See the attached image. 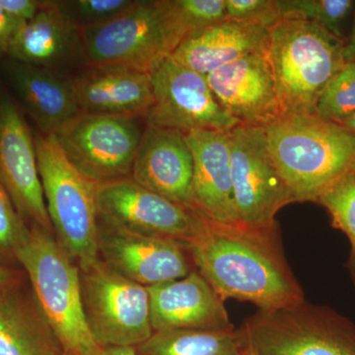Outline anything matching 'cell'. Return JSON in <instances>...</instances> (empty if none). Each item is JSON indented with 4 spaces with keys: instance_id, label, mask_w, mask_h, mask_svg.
I'll return each instance as SVG.
<instances>
[{
    "instance_id": "7",
    "label": "cell",
    "mask_w": 355,
    "mask_h": 355,
    "mask_svg": "<svg viewBox=\"0 0 355 355\" xmlns=\"http://www.w3.org/2000/svg\"><path fill=\"white\" fill-rule=\"evenodd\" d=\"M237 330L258 355H355V324L328 306L305 300L259 310Z\"/></svg>"
},
{
    "instance_id": "35",
    "label": "cell",
    "mask_w": 355,
    "mask_h": 355,
    "mask_svg": "<svg viewBox=\"0 0 355 355\" xmlns=\"http://www.w3.org/2000/svg\"><path fill=\"white\" fill-rule=\"evenodd\" d=\"M343 57H345V62L355 64V19L352 36H350L349 41L345 42Z\"/></svg>"
},
{
    "instance_id": "38",
    "label": "cell",
    "mask_w": 355,
    "mask_h": 355,
    "mask_svg": "<svg viewBox=\"0 0 355 355\" xmlns=\"http://www.w3.org/2000/svg\"><path fill=\"white\" fill-rule=\"evenodd\" d=\"M343 128H347V130H349L350 132L355 137V114L354 116H350L349 119H347V121H343L342 125Z\"/></svg>"
},
{
    "instance_id": "41",
    "label": "cell",
    "mask_w": 355,
    "mask_h": 355,
    "mask_svg": "<svg viewBox=\"0 0 355 355\" xmlns=\"http://www.w3.org/2000/svg\"><path fill=\"white\" fill-rule=\"evenodd\" d=\"M58 355H65V354H64V352H62V354H58Z\"/></svg>"
},
{
    "instance_id": "23",
    "label": "cell",
    "mask_w": 355,
    "mask_h": 355,
    "mask_svg": "<svg viewBox=\"0 0 355 355\" xmlns=\"http://www.w3.org/2000/svg\"><path fill=\"white\" fill-rule=\"evenodd\" d=\"M62 347L33 292L18 279L0 289V355H58Z\"/></svg>"
},
{
    "instance_id": "5",
    "label": "cell",
    "mask_w": 355,
    "mask_h": 355,
    "mask_svg": "<svg viewBox=\"0 0 355 355\" xmlns=\"http://www.w3.org/2000/svg\"><path fill=\"white\" fill-rule=\"evenodd\" d=\"M188 36L171 0H135L113 19L81 30V62L151 74Z\"/></svg>"
},
{
    "instance_id": "30",
    "label": "cell",
    "mask_w": 355,
    "mask_h": 355,
    "mask_svg": "<svg viewBox=\"0 0 355 355\" xmlns=\"http://www.w3.org/2000/svg\"><path fill=\"white\" fill-rule=\"evenodd\" d=\"M226 20L270 30L282 20L279 0H226Z\"/></svg>"
},
{
    "instance_id": "20",
    "label": "cell",
    "mask_w": 355,
    "mask_h": 355,
    "mask_svg": "<svg viewBox=\"0 0 355 355\" xmlns=\"http://www.w3.org/2000/svg\"><path fill=\"white\" fill-rule=\"evenodd\" d=\"M81 113L146 119L154 103L151 74L120 67H87L73 77Z\"/></svg>"
},
{
    "instance_id": "15",
    "label": "cell",
    "mask_w": 355,
    "mask_h": 355,
    "mask_svg": "<svg viewBox=\"0 0 355 355\" xmlns=\"http://www.w3.org/2000/svg\"><path fill=\"white\" fill-rule=\"evenodd\" d=\"M0 80L42 135H55L81 114L73 77L60 70L0 60Z\"/></svg>"
},
{
    "instance_id": "29",
    "label": "cell",
    "mask_w": 355,
    "mask_h": 355,
    "mask_svg": "<svg viewBox=\"0 0 355 355\" xmlns=\"http://www.w3.org/2000/svg\"><path fill=\"white\" fill-rule=\"evenodd\" d=\"M171 4L189 36L226 20V0H171Z\"/></svg>"
},
{
    "instance_id": "32",
    "label": "cell",
    "mask_w": 355,
    "mask_h": 355,
    "mask_svg": "<svg viewBox=\"0 0 355 355\" xmlns=\"http://www.w3.org/2000/svg\"><path fill=\"white\" fill-rule=\"evenodd\" d=\"M44 2L46 0H0V8L16 19L27 22L43 8Z\"/></svg>"
},
{
    "instance_id": "18",
    "label": "cell",
    "mask_w": 355,
    "mask_h": 355,
    "mask_svg": "<svg viewBox=\"0 0 355 355\" xmlns=\"http://www.w3.org/2000/svg\"><path fill=\"white\" fill-rule=\"evenodd\" d=\"M193 176V159L184 133L146 125L133 160L130 179L191 209Z\"/></svg>"
},
{
    "instance_id": "33",
    "label": "cell",
    "mask_w": 355,
    "mask_h": 355,
    "mask_svg": "<svg viewBox=\"0 0 355 355\" xmlns=\"http://www.w3.org/2000/svg\"><path fill=\"white\" fill-rule=\"evenodd\" d=\"M23 23V21L16 19L0 8V60L8 57L9 49L14 37Z\"/></svg>"
},
{
    "instance_id": "36",
    "label": "cell",
    "mask_w": 355,
    "mask_h": 355,
    "mask_svg": "<svg viewBox=\"0 0 355 355\" xmlns=\"http://www.w3.org/2000/svg\"><path fill=\"white\" fill-rule=\"evenodd\" d=\"M17 280L15 272L10 268L0 265V289Z\"/></svg>"
},
{
    "instance_id": "37",
    "label": "cell",
    "mask_w": 355,
    "mask_h": 355,
    "mask_svg": "<svg viewBox=\"0 0 355 355\" xmlns=\"http://www.w3.org/2000/svg\"><path fill=\"white\" fill-rule=\"evenodd\" d=\"M349 268L350 275H352V279L355 284V247H352V252H350L349 260Z\"/></svg>"
},
{
    "instance_id": "21",
    "label": "cell",
    "mask_w": 355,
    "mask_h": 355,
    "mask_svg": "<svg viewBox=\"0 0 355 355\" xmlns=\"http://www.w3.org/2000/svg\"><path fill=\"white\" fill-rule=\"evenodd\" d=\"M268 41L266 28L225 20L187 37L170 58L207 76L248 55H266Z\"/></svg>"
},
{
    "instance_id": "10",
    "label": "cell",
    "mask_w": 355,
    "mask_h": 355,
    "mask_svg": "<svg viewBox=\"0 0 355 355\" xmlns=\"http://www.w3.org/2000/svg\"><path fill=\"white\" fill-rule=\"evenodd\" d=\"M229 135L238 221L258 227L275 225L277 212L294 202L273 162L265 128L239 125Z\"/></svg>"
},
{
    "instance_id": "14",
    "label": "cell",
    "mask_w": 355,
    "mask_h": 355,
    "mask_svg": "<svg viewBox=\"0 0 355 355\" xmlns=\"http://www.w3.org/2000/svg\"><path fill=\"white\" fill-rule=\"evenodd\" d=\"M99 257L110 268L146 287L186 277L193 265L182 243L132 234L99 222Z\"/></svg>"
},
{
    "instance_id": "27",
    "label": "cell",
    "mask_w": 355,
    "mask_h": 355,
    "mask_svg": "<svg viewBox=\"0 0 355 355\" xmlns=\"http://www.w3.org/2000/svg\"><path fill=\"white\" fill-rule=\"evenodd\" d=\"M318 203L328 210L331 223L355 247V176L347 173L322 193Z\"/></svg>"
},
{
    "instance_id": "8",
    "label": "cell",
    "mask_w": 355,
    "mask_h": 355,
    "mask_svg": "<svg viewBox=\"0 0 355 355\" xmlns=\"http://www.w3.org/2000/svg\"><path fill=\"white\" fill-rule=\"evenodd\" d=\"M84 314L101 347H137L153 335L147 287L114 272L99 259L79 268Z\"/></svg>"
},
{
    "instance_id": "31",
    "label": "cell",
    "mask_w": 355,
    "mask_h": 355,
    "mask_svg": "<svg viewBox=\"0 0 355 355\" xmlns=\"http://www.w3.org/2000/svg\"><path fill=\"white\" fill-rule=\"evenodd\" d=\"M29 233L8 193L0 184V253L13 254Z\"/></svg>"
},
{
    "instance_id": "3",
    "label": "cell",
    "mask_w": 355,
    "mask_h": 355,
    "mask_svg": "<svg viewBox=\"0 0 355 355\" xmlns=\"http://www.w3.org/2000/svg\"><path fill=\"white\" fill-rule=\"evenodd\" d=\"M345 42L304 19L284 18L270 30L266 60L284 116L316 114L320 96L347 62Z\"/></svg>"
},
{
    "instance_id": "11",
    "label": "cell",
    "mask_w": 355,
    "mask_h": 355,
    "mask_svg": "<svg viewBox=\"0 0 355 355\" xmlns=\"http://www.w3.org/2000/svg\"><path fill=\"white\" fill-rule=\"evenodd\" d=\"M154 103L147 127L183 133L196 130L230 132L239 121L227 113L212 93L207 77L167 58L151 73Z\"/></svg>"
},
{
    "instance_id": "34",
    "label": "cell",
    "mask_w": 355,
    "mask_h": 355,
    "mask_svg": "<svg viewBox=\"0 0 355 355\" xmlns=\"http://www.w3.org/2000/svg\"><path fill=\"white\" fill-rule=\"evenodd\" d=\"M94 355H139L135 347H100Z\"/></svg>"
},
{
    "instance_id": "13",
    "label": "cell",
    "mask_w": 355,
    "mask_h": 355,
    "mask_svg": "<svg viewBox=\"0 0 355 355\" xmlns=\"http://www.w3.org/2000/svg\"><path fill=\"white\" fill-rule=\"evenodd\" d=\"M0 184L28 226L53 233L40 179L34 132L1 80Z\"/></svg>"
},
{
    "instance_id": "26",
    "label": "cell",
    "mask_w": 355,
    "mask_h": 355,
    "mask_svg": "<svg viewBox=\"0 0 355 355\" xmlns=\"http://www.w3.org/2000/svg\"><path fill=\"white\" fill-rule=\"evenodd\" d=\"M316 114L324 120L342 125L355 114V64L345 67L329 83L320 96Z\"/></svg>"
},
{
    "instance_id": "1",
    "label": "cell",
    "mask_w": 355,
    "mask_h": 355,
    "mask_svg": "<svg viewBox=\"0 0 355 355\" xmlns=\"http://www.w3.org/2000/svg\"><path fill=\"white\" fill-rule=\"evenodd\" d=\"M186 247L196 270L222 300L247 301L261 311L305 300L287 263L277 223L258 227L200 216L197 232Z\"/></svg>"
},
{
    "instance_id": "39",
    "label": "cell",
    "mask_w": 355,
    "mask_h": 355,
    "mask_svg": "<svg viewBox=\"0 0 355 355\" xmlns=\"http://www.w3.org/2000/svg\"><path fill=\"white\" fill-rule=\"evenodd\" d=\"M244 345V343H243ZM242 355H258L256 354V352H254L253 349H250L249 347H246V345H244V350H243Z\"/></svg>"
},
{
    "instance_id": "25",
    "label": "cell",
    "mask_w": 355,
    "mask_h": 355,
    "mask_svg": "<svg viewBox=\"0 0 355 355\" xmlns=\"http://www.w3.org/2000/svg\"><path fill=\"white\" fill-rule=\"evenodd\" d=\"M282 19L295 18L321 25L338 39L343 38L342 25L352 11V0H279Z\"/></svg>"
},
{
    "instance_id": "28",
    "label": "cell",
    "mask_w": 355,
    "mask_h": 355,
    "mask_svg": "<svg viewBox=\"0 0 355 355\" xmlns=\"http://www.w3.org/2000/svg\"><path fill=\"white\" fill-rule=\"evenodd\" d=\"M135 0H67L57 1L60 10L80 30L113 19L127 10Z\"/></svg>"
},
{
    "instance_id": "16",
    "label": "cell",
    "mask_w": 355,
    "mask_h": 355,
    "mask_svg": "<svg viewBox=\"0 0 355 355\" xmlns=\"http://www.w3.org/2000/svg\"><path fill=\"white\" fill-rule=\"evenodd\" d=\"M222 108L240 125L266 128L284 116L266 55H252L207 74Z\"/></svg>"
},
{
    "instance_id": "17",
    "label": "cell",
    "mask_w": 355,
    "mask_h": 355,
    "mask_svg": "<svg viewBox=\"0 0 355 355\" xmlns=\"http://www.w3.org/2000/svg\"><path fill=\"white\" fill-rule=\"evenodd\" d=\"M154 331L234 330L224 300L197 270L147 287Z\"/></svg>"
},
{
    "instance_id": "40",
    "label": "cell",
    "mask_w": 355,
    "mask_h": 355,
    "mask_svg": "<svg viewBox=\"0 0 355 355\" xmlns=\"http://www.w3.org/2000/svg\"><path fill=\"white\" fill-rule=\"evenodd\" d=\"M352 172H354V176H355V166H354V170H352Z\"/></svg>"
},
{
    "instance_id": "12",
    "label": "cell",
    "mask_w": 355,
    "mask_h": 355,
    "mask_svg": "<svg viewBox=\"0 0 355 355\" xmlns=\"http://www.w3.org/2000/svg\"><path fill=\"white\" fill-rule=\"evenodd\" d=\"M99 222L132 234L175 240L186 246L197 232L200 216L147 190L130 178L100 184Z\"/></svg>"
},
{
    "instance_id": "24",
    "label": "cell",
    "mask_w": 355,
    "mask_h": 355,
    "mask_svg": "<svg viewBox=\"0 0 355 355\" xmlns=\"http://www.w3.org/2000/svg\"><path fill=\"white\" fill-rule=\"evenodd\" d=\"M139 355H242L244 345L238 330L154 331L135 347Z\"/></svg>"
},
{
    "instance_id": "9",
    "label": "cell",
    "mask_w": 355,
    "mask_h": 355,
    "mask_svg": "<svg viewBox=\"0 0 355 355\" xmlns=\"http://www.w3.org/2000/svg\"><path fill=\"white\" fill-rule=\"evenodd\" d=\"M144 118L79 114L55 135L72 165L98 184L130 178Z\"/></svg>"
},
{
    "instance_id": "22",
    "label": "cell",
    "mask_w": 355,
    "mask_h": 355,
    "mask_svg": "<svg viewBox=\"0 0 355 355\" xmlns=\"http://www.w3.org/2000/svg\"><path fill=\"white\" fill-rule=\"evenodd\" d=\"M7 58L62 71L65 65L81 62V30L57 1L46 0L37 15L21 26Z\"/></svg>"
},
{
    "instance_id": "2",
    "label": "cell",
    "mask_w": 355,
    "mask_h": 355,
    "mask_svg": "<svg viewBox=\"0 0 355 355\" xmlns=\"http://www.w3.org/2000/svg\"><path fill=\"white\" fill-rule=\"evenodd\" d=\"M265 128L268 149L294 202H317L355 166V137L317 114H286Z\"/></svg>"
},
{
    "instance_id": "6",
    "label": "cell",
    "mask_w": 355,
    "mask_h": 355,
    "mask_svg": "<svg viewBox=\"0 0 355 355\" xmlns=\"http://www.w3.org/2000/svg\"><path fill=\"white\" fill-rule=\"evenodd\" d=\"M44 202L57 240L78 268L99 260V184L70 163L53 135L34 132Z\"/></svg>"
},
{
    "instance_id": "4",
    "label": "cell",
    "mask_w": 355,
    "mask_h": 355,
    "mask_svg": "<svg viewBox=\"0 0 355 355\" xmlns=\"http://www.w3.org/2000/svg\"><path fill=\"white\" fill-rule=\"evenodd\" d=\"M32 292L65 355H94L100 349L84 314L79 268L64 247L38 226L14 253Z\"/></svg>"
},
{
    "instance_id": "19",
    "label": "cell",
    "mask_w": 355,
    "mask_h": 355,
    "mask_svg": "<svg viewBox=\"0 0 355 355\" xmlns=\"http://www.w3.org/2000/svg\"><path fill=\"white\" fill-rule=\"evenodd\" d=\"M193 159L191 209L216 222L238 221L233 198L229 132L184 133Z\"/></svg>"
}]
</instances>
